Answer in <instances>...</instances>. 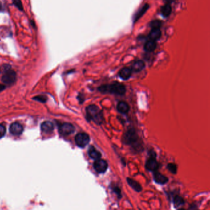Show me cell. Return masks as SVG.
<instances>
[{
    "label": "cell",
    "instance_id": "cell-25",
    "mask_svg": "<svg viewBox=\"0 0 210 210\" xmlns=\"http://www.w3.org/2000/svg\"><path fill=\"white\" fill-rule=\"evenodd\" d=\"M6 133V128L4 125L0 124V138H2Z\"/></svg>",
    "mask_w": 210,
    "mask_h": 210
},
{
    "label": "cell",
    "instance_id": "cell-7",
    "mask_svg": "<svg viewBox=\"0 0 210 210\" xmlns=\"http://www.w3.org/2000/svg\"><path fill=\"white\" fill-rule=\"evenodd\" d=\"M145 168L147 170L156 171L158 168V163L155 159V154L151 155L145 163Z\"/></svg>",
    "mask_w": 210,
    "mask_h": 210
},
{
    "label": "cell",
    "instance_id": "cell-17",
    "mask_svg": "<svg viewBox=\"0 0 210 210\" xmlns=\"http://www.w3.org/2000/svg\"><path fill=\"white\" fill-rule=\"evenodd\" d=\"M156 47V43L154 41L149 40L147 41L144 45V50L147 52H153Z\"/></svg>",
    "mask_w": 210,
    "mask_h": 210
},
{
    "label": "cell",
    "instance_id": "cell-2",
    "mask_svg": "<svg viewBox=\"0 0 210 210\" xmlns=\"http://www.w3.org/2000/svg\"><path fill=\"white\" fill-rule=\"evenodd\" d=\"M99 90L102 93H109L118 95H123L126 93L125 86L119 82L103 85L99 88Z\"/></svg>",
    "mask_w": 210,
    "mask_h": 210
},
{
    "label": "cell",
    "instance_id": "cell-16",
    "mask_svg": "<svg viewBox=\"0 0 210 210\" xmlns=\"http://www.w3.org/2000/svg\"><path fill=\"white\" fill-rule=\"evenodd\" d=\"M145 65V63L142 60H137L135 61L132 65V69L135 72H139L144 69Z\"/></svg>",
    "mask_w": 210,
    "mask_h": 210
},
{
    "label": "cell",
    "instance_id": "cell-22",
    "mask_svg": "<svg viewBox=\"0 0 210 210\" xmlns=\"http://www.w3.org/2000/svg\"><path fill=\"white\" fill-rule=\"evenodd\" d=\"M150 26L151 28H160L161 26V21L159 20H153L150 23Z\"/></svg>",
    "mask_w": 210,
    "mask_h": 210
},
{
    "label": "cell",
    "instance_id": "cell-13",
    "mask_svg": "<svg viewBox=\"0 0 210 210\" xmlns=\"http://www.w3.org/2000/svg\"><path fill=\"white\" fill-rule=\"evenodd\" d=\"M132 71L129 68H123L119 72V76L123 80H127L131 76Z\"/></svg>",
    "mask_w": 210,
    "mask_h": 210
},
{
    "label": "cell",
    "instance_id": "cell-15",
    "mask_svg": "<svg viewBox=\"0 0 210 210\" xmlns=\"http://www.w3.org/2000/svg\"><path fill=\"white\" fill-rule=\"evenodd\" d=\"M117 110L122 114H126L129 111V106L124 101H120L118 103Z\"/></svg>",
    "mask_w": 210,
    "mask_h": 210
},
{
    "label": "cell",
    "instance_id": "cell-14",
    "mask_svg": "<svg viewBox=\"0 0 210 210\" xmlns=\"http://www.w3.org/2000/svg\"><path fill=\"white\" fill-rule=\"evenodd\" d=\"M88 154L89 156L94 160H97L100 158L101 157V154L100 152H99L97 150L95 149V148L93 146H91L88 150Z\"/></svg>",
    "mask_w": 210,
    "mask_h": 210
},
{
    "label": "cell",
    "instance_id": "cell-12",
    "mask_svg": "<svg viewBox=\"0 0 210 210\" xmlns=\"http://www.w3.org/2000/svg\"><path fill=\"white\" fill-rule=\"evenodd\" d=\"M41 131L45 133H50L54 130L53 123L49 121H46L42 123L41 125Z\"/></svg>",
    "mask_w": 210,
    "mask_h": 210
},
{
    "label": "cell",
    "instance_id": "cell-3",
    "mask_svg": "<svg viewBox=\"0 0 210 210\" xmlns=\"http://www.w3.org/2000/svg\"><path fill=\"white\" fill-rule=\"evenodd\" d=\"M139 140V137L134 129L128 130L124 134L123 141L127 145H135Z\"/></svg>",
    "mask_w": 210,
    "mask_h": 210
},
{
    "label": "cell",
    "instance_id": "cell-9",
    "mask_svg": "<svg viewBox=\"0 0 210 210\" xmlns=\"http://www.w3.org/2000/svg\"><path fill=\"white\" fill-rule=\"evenodd\" d=\"M9 131L12 134L18 136L22 133L23 131V127L20 123L14 122L10 125L9 127Z\"/></svg>",
    "mask_w": 210,
    "mask_h": 210
},
{
    "label": "cell",
    "instance_id": "cell-18",
    "mask_svg": "<svg viewBox=\"0 0 210 210\" xmlns=\"http://www.w3.org/2000/svg\"><path fill=\"white\" fill-rule=\"evenodd\" d=\"M127 181L129 185L136 192H140L142 190V187L139 182L131 178H127Z\"/></svg>",
    "mask_w": 210,
    "mask_h": 210
},
{
    "label": "cell",
    "instance_id": "cell-27",
    "mask_svg": "<svg viewBox=\"0 0 210 210\" xmlns=\"http://www.w3.org/2000/svg\"><path fill=\"white\" fill-rule=\"evenodd\" d=\"M179 210H185L184 209H179Z\"/></svg>",
    "mask_w": 210,
    "mask_h": 210
},
{
    "label": "cell",
    "instance_id": "cell-11",
    "mask_svg": "<svg viewBox=\"0 0 210 210\" xmlns=\"http://www.w3.org/2000/svg\"><path fill=\"white\" fill-rule=\"evenodd\" d=\"M161 36V32L160 28H152L148 34L150 40L156 41L160 38Z\"/></svg>",
    "mask_w": 210,
    "mask_h": 210
},
{
    "label": "cell",
    "instance_id": "cell-4",
    "mask_svg": "<svg viewBox=\"0 0 210 210\" xmlns=\"http://www.w3.org/2000/svg\"><path fill=\"white\" fill-rule=\"evenodd\" d=\"M75 141L76 144L79 147H84L90 141L89 136L85 133H78L75 138Z\"/></svg>",
    "mask_w": 210,
    "mask_h": 210
},
{
    "label": "cell",
    "instance_id": "cell-5",
    "mask_svg": "<svg viewBox=\"0 0 210 210\" xmlns=\"http://www.w3.org/2000/svg\"><path fill=\"white\" fill-rule=\"evenodd\" d=\"M15 72L12 70L8 69L4 71V74L2 77V81L7 85H10L15 82Z\"/></svg>",
    "mask_w": 210,
    "mask_h": 210
},
{
    "label": "cell",
    "instance_id": "cell-21",
    "mask_svg": "<svg viewBox=\"0 0 210 210\" xmlns=\"http://www.w3.org/2000/svg\"><path fill=\"white\" fill-rule=\"evenodd\" d=\"M168 168L173 174H176L177 172V166L174 163H169L168 165Z\"/></svg>",
    "mask_w": 210,
    "mask_h": 210
},
{
    "label": "cell",
    "instance_id": "cell-26",
    "mask_svg": "<svg viewBox=\"0 0 210 210\" xmlns=\"http://www.w3.org/2000/svg\"><path fill=\"white\" fill-rule=\"evenodd\" d=\"M4 88V86H3L2 85H1V84H0V91H2L3 89Z\"/></svg>",
    "mask_w": 210,
    "mask_h": 210
},
{
    "label": "cell",
    "instance_id": "cell-10",
    "mask_svg": "<svg viewBox=\"0 0 210 210\" xmlns=\"http://www.w3.org/2000/svg\"><path fill=\"white\" fill-rule=\"evenodd\" d=\"M153 178L155 181L160 184H164L165 183H166L168 181V179L167 177H166L165 176L163 175L162 174L160 173L159 172L154 171V174H153Z\"/></svg>",
    "mask_w": 210,
    "mask_h": 210
},
{
    "label": "cell",
    "instance_id": "cell-19",
    "mask_svg": "<svg viewBox=\"0 0 210 210\" xmlns=\"http://www.w3.org/2000/svg\"><path fill=\"white\" fill-rule=\"evenodd\" d=\"M161 12L162 15L164 17H168L171 12V6H170V4H166L165 5H164L161 9Z\"/></svg>",
    "mask_w": 210,
    "mask_h": 210
},
{
    "label": "cell",
    "instance_id": "cell-28",
    "mask_svg": "<svg viewBox=\"0 0 210 210\" xmlns=\"http://www.w3.org/2000/svg\"><path fill=\"white\" fill-rule=\"evenodd\" d=\"M191 210H197V209H191Z\"/></svg>",
    "mask_w": 210,
    "mask_h": 210
},
{
    "label": "cell",
    "instance_id": "cell-23",
    "mask_svg": "<svg viewBox=\"0 0 210 210\" xmlns=\"http://www.w3.org/2000/svg\"><path fill=\"white\" fill-rule=\"evenodd\" d=\"M14 4V5L18 7L20 10H22L23 9V6H22V4L20 0H12Z\"/></svg>",
    "mask_w": 210,
    "mask_h": 210
},
{
    "label": "cell",
    "instance_id": "cell-6",
    "mask_svg": "<svg viewBox=\"0 0 210 210\" xmlns=\"http://www.w3.org/2000/svg\"><path fill=\"white\" fill-rule=\"evenodd\" d=\"M94 168L99 173H103L106 171L108 168L107 161L103 159H97L94 163Z\"/></svg>",
    "mask_w": 210,
    "mask_h": 210
},
{
    "label": "cell",
    "instance_id": "cell-8",
    "mask_svg": "<svg viewBox=\"0 0 210 210\" xmlns=\"http://www.w3.org/2000/svg\"><path fill=\"white\" fill-rule=\"evenodd\" d=\"M75 131V127L69 123H64L59 127V133L63 136H67L73 133Z\"/></svg>",
    "mask_w": 210,
    "mask_h": 210
},
{
    "label": "cell",
    "instance_id": "cell-24",
    "mask_svg": "<svg viewBox=\"0 0 210 210\" xmlns=\"http://www.w3.org/2000/svg\"><path fill=\"white\" fill-rule=\"evenodd\" d=\"M147 8H148V6H147V5H145L144 7H143L142 9L141 10H140L139 14L136 15L137 17H135V20H136V18H137V19L139 18V17H140L145 12V10L147 9Z\"/></svg>",
    "mask_w": 210,
    "mask_h": 210
},
{
    "label": "cell",
    "instance_id": "cell-1",
    "mask_svg": "<svg viewBox=\"0 0 210 210\" xmlns=\"http://www.w3.org/2000/svg\"><path fill=\"white\" fill-rule=\"evenodd\" d=\"M86 111L88 119L91 120L98 125H100L103 122V116L102 112L97 106L94 104L89 105L86 108Z\"/></svg>",
    "mask_w": 210,
    "mask_h": 210
},
{
    "label": "cell",
    "instance_id": "cell-20",
    "mask_svg": "<svg viewBox=\"0 0 210 210\" xmlns=\"http://www.w3.org/2000/svg\"><path fill=\"white\" fill-rule=\"evenodd\" d=\"M173 202H174V206L176 207L179 206H180V205H182V204H183L184 203V200L180 196H176L174 198Z\"/></svg>",
    "mask_w": 210,
    "mask_h": 210
}]
</instances>
